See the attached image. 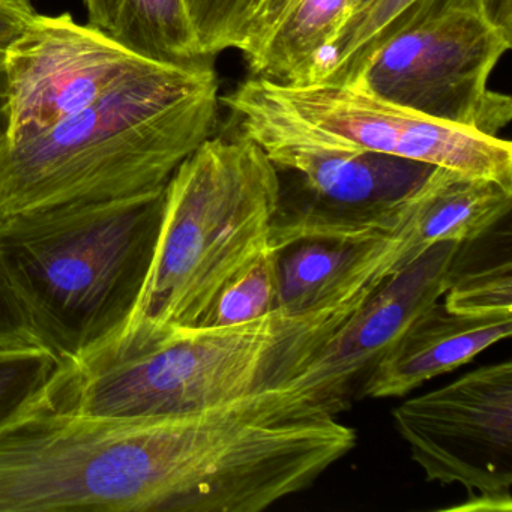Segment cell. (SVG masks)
I'll use <instances>...</instances> for the list:
<instances>
[{
	"label": "cell",
	"instance_id": "obj_1",
	"mask_svg": "<svg viewBox=\"0 0 512 512\" xmlns=\"http://www.w3.org/2000/svg\"><path fill=\"white\" fill-rule=\"evenodd\" d=\"M41 392L0 424V512H260L344 455L340 424L286 388L167 419L79 415Z\"/></svg>",
	"mask_w": 512,
	"mask_h": 512
},
{
	"label": "cell",
	"instance_id": "obj_2",
	"mask_svg": "<svg viewBox=\"0 0 512 512\" xmlns=\"http://www.w3.org/2000/svg\"><path fill=\"white\" fill-rule=\"evenodd\" d=\"M379 287L326 308L277 313L226 328L130 323L76 361L62 362L41 397L89 416L185 418L230 406L295 379Z\"/></svg>",
	"mask_w": 512,
	"mask_h": 512
},
{
	"label": "cell",
	"instance_id": "obj_3",
	"mask_svg": "<svg viewBox=\"0 0 512 512\" xmlns=\"http://www.w3.org/2000/svg\"><path fill=\"white\" fill-rule=\"evenodd\" d=\"M214 64L152 65L91 106L0 151V220L164 190L217 131Z\"/></svg>",
	"mask_w": 512,
	"mask_h": 512
},
{
	"label": "cell",
	"instance_id": "obj_4",
	"mask_svg": "<svg viewBox=\"0 0 512 512\" xmlns=\"http://www.w3.org/2000/svg\"><path fill=\"white\" fill-rule=\"evenodd\" d=\"M164 200L166 188L0 220V278L62 362L82 358L133 316L154 262Z\"/></svg>",
	"mask_w": 512,
	"mask_h": 512
},
{
	"label": "cell",
	"instance_id": "obj_5",
	"mask_svg": "<svg viewBox=\"0 0 512 512\" xmlns=\"http://www.w3.org/2000/svg\"><path fill=\"white\" fill-rule=\"evenodd\" d=\"M278 169L236 133L212 136L166 187L154 262L130 323L196 328L224 286L271 248Z\"/></svg>",
	"mask_w": 512,
	"mask_h": 512
},
{
	"label": "cell",
	"instance_id": "obj_6",
	"mask_svg": "<svg viewBox=\"0 0 512 512\" xmlns=\"http://www.w3.org/2000/svg\"><path fill=\"white\" fill-rule=\"evenodd\" d=\"M236 133L256 143L277 169L301 176L305 197L278 209L271 247L302 239L365 242L400 232L433 166L323 139L275 103L257 77L220 98Z\"/></svg>",
	"mask_w": 512,
	"mask_h": 512
},
{
	"label": "cell",
	"instance_id": "obj_7",
	"mask_svg": "<svg viewBox=\"0 0 512 512\" xmlns=\"http://www.w3.org/2000/svg\"><path fill=\"white\" fill-rule=\"evenodd\" d=\"M512 34L484 10L455 7L386 41L350 85L434 121L496 134L511 121L508 95L488 88Z\"/></svg>",
	"mask_w": 512,
	"mask_h": 512
},
{
	"label": "cell",
	"instance_id": "obj_8",
	"mask_svg": "<svg viewBox=\"0 0 512 512\" xmlns=\"http://www.w3.org/2000/svg\"><path fill=\"white\" fill-rule=\"evenodd\" d=\"M425 479L461 485L451 511L511 512L512 364L484 365L392 410Z\"/></svg>",
	"mask_w": 512,
	"mask_h": 512
},
{
	"label": "cell",
	"instance_id": "obj_9",
	"mask_svg": "<svg viewBox=\"0 0 512 512\" xmlns=\"http://www.w3.org/2000/svg\"><path fill=\"white\" fill-rule=\"evenodd\" d=\"M259 80L275 103L335 145L493 179L512 190L508 140L434 121L352 85Z\"/></svg>",
	"mask_w": 512,
	"mask_h": 512
},
{
	"label": "cell",
	"instance_id": "obj_10",
	"mask_svg": "<svg viewBox=\"0 0 512 512\" xmlns=\"http://www.w3.org/2000/svg\"><path fill=\"white\" fill-rule=\"evenodd\" d=\"M11 94L8 143L41 133L152 67L70 14H37L5 53Z\"/></svg>",
	"mask_w": 512,
	"mask_h": 512
},
{
	"label": "cell",
	"instance_id": "obj_11",
	"mask_svg": "<svg viewBox=\"0 0 512 512\" xmlns=\"http://www.w3.org/2000/svg\"><path fill=\"white\" fill-rule=\"evenodd\" d=\"M463 244L437 242L386 277L367 301L323 344L287 388L337 416L349 404L353 382L367 376L401 334L443 298Z\"/></svg>",
	"mask_w": 512,
	"mask_h": 512
},
{
	"label": "cell",
	"instance_id": "obj_12",
	"mask_svg": "<svg viewBox=\"0 0 512 512\" xmlns=\"http://www.w3.org/2000/svg\"><path fill=\"white\" fill-rule=\"evenodd\" d=\"M512 334V314L460 316L436 302L377 359L362 383L368 398H397L466 365Z\"/></svg>",
	"mask_w": 512,
	"mask_h": 512
},
{
	"label": "cell",
	"instance_id": "obj_13",
	"mask_svg": "<svg viewBox=\"0 0 512 512\" xmlns=\"http://www.w3.org/2000/svg\"><path fill=\"white\" fill-rule=\"evenodd\" d=\"M404 224L400 232L376 241L302 239L275 250L278 311L286 316L313 313L394 274L403 247Z\"/></svg>",
	"mask_w": 512,
	"mask_h": 512
},
{
	"label": "cell",
	"instance_id": "obj_14",
	"mask_svg": "<svg viewBox=\"0 0 512 512\" xmlns=\"http://www.w3.org/2000/svg\"><path fill=\"white\" fill-rule=\"evenodd\" d=\"M511 206V188L493 179L434 167L404 224L397 271L437 242L476 241L506 217Z\"/></svg>",
	"mask_w": 512,
	"mask_h": 512
},
{
	"label": "cell",
	"instance_id": "obj_15",
	"mask_svg": "<svg viewBox=\"0 0 512 512\" xmlns=\"http://www.w3.org/2000/svg\"><path fill=\"white\" fill-rule=\"evenodd\" d=\"M88 26L142 61L194 68L214 58L203 52L187 0H83Z\"/></svg>",
	"mask_w": 512,
	"mask_h": 512
},
{
	"label": "cell",
	"instance_id": "obj_16",
	"mask_svg": "<svg viewBox=\"0 0 512 512\" xmlns=\"http://www.w3.org/2000/svg\"><path fill=\"white\" fill-rule=\"evenodd\" d=\"M361 0H295L266 40L250 55L251 77L307 85Z\"/></svg>",
	"mask_w": 512,
	"mask_h": 512
},
{
	"label": "cell",
	"instance_id": "obj_17",
	"mask_svg": "<svg viewBox=\"0 0 512 512\" xmlns=\"http://www.w3.org/2000/svg\"><path fill=\"white\" fill-rule=\"evenodd\" d=\"M425 2L427 0L365 2L323 53L307 85H350L380 46L412 25Z\"/></svg>",
	"mask_w": 512,
	"mask_h": 512
},
{
	"label": "cell",
	"instance_id": "obj_18",
	"mask_svg": "<svg viewBox=\"0 0 512 512\" xmlns=\"http://www.w3.org/2000/svg\"><path fill=\"white\" fill-rule=\"evenodd\" d=\"M277 311V251L271 247L221 289L196 328L242 325Z\"/></svg>",
	"mask_w": 512,
	"mask_h": 512
},
{
	"label": "cell",
	"instance_id": "obj_19",
	"mask_svg": "<svg viewBox=\"0 0 512 512\" xmlns=\"http://www.w3.org/2000/svg\"><path fill=\"white\" fill-rule=\"evenodd\" d=\"M61 364L44 346L0 347V424L31 403Z\"/></svg>",
	"mask_w": 512,
	"mask_h": 512
},
{
	"label": "cell",
	"instance_id": "obj_20",
	"mask_svg": "<svg viewBox=\"0 0 512 512\" xmlns=\"http://www.w3.org/2000/svg\"><path fill=\"white\" fill-rule=\"evenodd\" d=\"M443 298L446 310L460 316L512 314L511 260L463 275L455 272Z\"/></svg>",
	"mask_w": 512,
	"mask_h": 512
},
{
	"label": "cell",
	"instance_id": "obj_21",
	"mask_svg": "<svg viewBox=\"0 0 512 512\" xmlns=\"http://www.w3.org/2000/svg\"><path fill=\"white\" fill-rule=\"evenodd\" d=\"M260 0H187L203 52L241 50Z\"/></svg>",
	"mask_w": 512,
	"mask_h": 512
},
{
	"label": "cell",
	"instance_id": "obj_22",
	"mask_svg": "<svg viewBox=\"0 0 512 512\" xmlns=\"http://www.w3.org/2000/svg\"><path fill=\"white\" fill-rule=\"evenodd\" d=\"M43 346L16 296L0 278V347Z\"/></svg>",
	"mask_w": 512,
	"mask_h": 512
},
{
	"label": "cell",
	"instance_id": "obj_23",
	"mask_svg": "<svg viewBox=\"0 0 512 512\" xmlns=\"http://www.w3.org/2000/svg\"><path fill=\"white\" fill-rule=\"evenodd\" d=\"M37 14L32 0H0V53L8 52Z\"/></svg>",
	"mask_w": 512,
	"mask_h": 512
},
{
	"label": "cell",
	"instance_id": "obj_24",
	"mask_svg": "<svg viewBox=\"0 0 512 512\" xmlns=\"http://www.w3.org/2000/svg\"><path fill=\"white\" fill-rule=\"evenodd\" d=\"M293 2L295 0H260L253 22L248 29L247 40L241 49L245 56L254 52L266 40Z\"/></svg>",
	"mask_w": 512,
	"mask_h": 512
},
{
	"label": "cell",
	"instance_id": "obj_25",
	"mask_svg": "<svg viewBox=\"0 0 512 512\" xmlns=\"http://www.w3.org/2000/svg\"><path fill=\"white\" fill-rule=\"evenodd\" d=\"M11 94L5 53H0V151L10 140Z\"/></svg>",
	"mask_w": 512,
	"mask_h": 512
},
{
	"label": "cell",
	"instance_id": "obj_26",
	"mask_svg": "<svg viewBox=\"0 0 512 512\" xmlns=\"http://www.w3.org/2000/svg\"><path fill=\"white\" fill-rule=\"evenodd\" d=\"M365 2H368V0H361V4H359V5H358V8H359V7H361V5H364V4H365ZM358 8H356V10H358ZM356 10H355V11H356Z\"/></svg>",
	"mask_w": 512,
	"mask_h": 512
}]
</instances>
